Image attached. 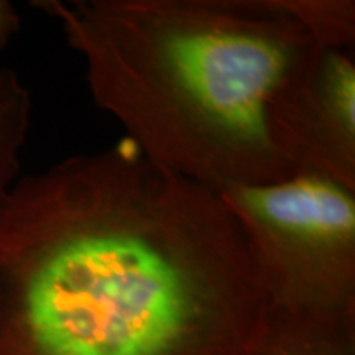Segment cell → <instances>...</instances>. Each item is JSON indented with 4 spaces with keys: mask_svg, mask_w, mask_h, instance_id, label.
<instances>
[{
    "mask_svg": "<svg viewBox=\"0 0 355 355\" xmlns=\"http://www.w3.org/2000/svg\"><path fill=\"white\" fill-rule=\"evenodd\" d=\"M266 308L227 204L130 141L0 202V355H252Z\"/></svg>",
    "mask_w": 355,
    "mask_h": 355,
    "instance_id": "cell-1",
    "label": "cell"
},
{
    "mask_svg": "<svg viewBox=\"0 0 355 355\" xmlns=\"http://www.w3.org/2000/svg\"><path fill=\"white\" fill-rule=\"evenodd\" d=\"M86 61L92 99L146 158L222 193L295 175L266 107L313 46L277 0H40Z\"/></svg>",
    "mask_w": 355,
    "mask_h": 355,
    "instance_id": "cell-2",
    "label": "cell"
},
{
    "mask_svg": "<svg viewBox=\"0 0 355 355\" xmlns=\"http://www.w3.org/2000/svg\"><path fill=\"white\" fill-rule=\"evenodd\" d=\"M268 306L355 314V191L313 173L219 193Z\"/></svg>",
    "mask_w": 355,
    "mask_h": 355,
    "instance_id": "cell-3",
    "label": "cell"
},
{
    "mask_svg": "<svg viewBox=\"0 0 355 355\" xmlns=\"http://www.w3.org/2000/svg\"><path fill=\"white\" fill-rule=\"evenodd\" d=\"M266 132L293 173L355 191L354 50L314 43L270 97Z\"/></svg>",
    "mask_w": 355,
    "mask_h": 355,
    "instance_id": "cell-4",
    "label": "cell"
},
{
    "mask_svg": "<svg viewBox=\"0 0 355 355\" xmlns=\"http://www.w3.org/2000/svg\"><path fill=\"white\" fill-rule=\"evenodd\" d=\"M252 355H355V314L268 306Z\"/></svg>",
    "mask_w": 355,
    "mask_h": 355,
    "instance_id": "cell-5",
    "label": "cell"
},
{
    "mask_svg": "<svg viewBox=\"0 0 355 355\" xmlns=\"http://www.w3.org/2000/svg\"><path fill=\"white\" fill-rule=\"evenodd\" d=\"M32 123V94L15 71L0 69V202L19 180L20 153Z\"/></svg>",
    "mask_w": 355,
    "mask_h": 355,
    "instance_id": "cell-6",
    "label": "cell"
},
{
    "mask_svg": "<svg viewBox=\"0 0 355 355\" xmlns=\"http://www.w3.org/2000/svg\"><path fill=\"white\" fill-rule=\"evenodd\" d=\"M277 3L303 26L316 44L354 50V0H277Z\"/></svg>",
    "mask_w": 355,
    "mask_h": 355,
    "instance_id": "cell-7",
    "label": "cell"
},
{
    "mask_svg": "<svg viewBox=\"0 0 355 355\" xmlns=\"http://www.w3.org/2000/svg\"><path fill=\"white\" fill-rule=\"evenodd\" d=\"M20 28V15L7 0H0V53L7 48Z\"/></svg>",
    "mask_w": 355,
    "mask_h": 355,
    "instance_id": "cell-8",
    "label": "cell"
}]
</instances>
